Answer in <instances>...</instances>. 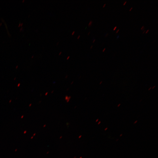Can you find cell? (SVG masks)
<instances>
[{
	"mask_svg": "<svg viewBox=\"0 0 158 158\" xmlns=\"http://www.w3.org/2000/svg\"><path fill=\"white\" fill-rule=\"evenodd\" d=\"M102 83V81H101V82L99 83V84H100Z\"/></svg>",
	"mask_w": 158,
	"mask_h": 158,
	"instance_id": "29",
	"label": "cell"
},
{
	"mask_svg": "<svg viewBox=\"0 0 158 158\" xmlns=\"http://www.w3.org/2000/svg\"><path fill=\"white\" fill-rule=\"evenodd\" d=\"M59 43V42H57V45H58V44Z\"/></svg>",
	"mask_w": 158,
	"mask_h": 158,
	"instance_id": "27",
	"label": "cell"
},
{
	"mask_svg": "<svg viewBox=\"0 0 158 158\" xmlns=\"http://www.w3.org/2000/svg\"><path fill=\"white\" fill-rule=\"evenodd\" d=\"M106 5V4H104V5H103V7H104Z\"/></svg>",
	"mask_w": 158,
	"mask_h": 158,
	"instance_id": "17",
	"label": "cell"
},
{
	"mask_svg": "<svg viewBox=\"0 0 158 158\" xmlns=\"http://www.w3.org/2000/svg\"><path fill=\"white\" fill-rule=\"evenodd\" d=\"M80 37V35H79L78 36V37H77V39H78Z\"/></svg>",
	"mask_w": 158,
	"mask_h": 158,
	"instance_id": "12",
	"label": "cell"
},
{
	"mask_svg": "<svg viewBox=\"0 0 158 158\" xmlns=\"http://www.w3.org/2000/svg\"><path fill=\"white\" fill-rule=\"evenodd\" d=\"M71 98V96H69L68 97V99L66 100V102L68 103L69 102Z\"/></svg>",
	"mask_w": 158,
	"mask_h": 158,
	"instance_id": "1",
	"label": "cell"
},
{
	"mask_svg": "<svg viewBox=\"0 0 158 158\" xmlns=\"http://www.w3.org/2000/svg\"><path fill=\"white\" fill-rule=\"evenodd\" d=\"M100 123V122L98 123V124H99V123Z\"/></svg>",
	"mask_w": 158,
	"mask_h": 158,
	"instance_id": "34",
	"label": "cell"
},
{
	"mask_svg": "<svg viewBox=\"0 0 158 158\" xmlns=\"http://www.w3.org/2000/svg\"><path fill=\"white\" fill-rule=\"evenodd\" d=\"M119 29H118V30H117L116 31V33H117L119 30Z\"/></svg>",
	"mask_w": 158,
	"mask_h": 158,
	"instance_id": "16",
	"label": "cell"
},
{
	"mask_svg": "<svg viewBox=\"0 0 158 158\" xmlns=\"http://www.w3.org/2000/svg\"><path fill=\"white\" fill-rule=\"evenodd\" d=\"M48 93V92H46L45 94V95L46 96L47 95Z\"/></svg>",
	"mask_w": 158,
	"mask_h": 158,
	"instance_id": "9",
	"label": "cell"
},
{
	"mask_svg": "<svg viewBox=\"0 0 158 158\" xmlns=\"http://www.w3.org/2000/svg\"><path fill=\"white\" fill-rule=\"evenodd\" d=\"M73 83V81H72L71 83V85H72Z\"/></svg>",
	"mask_w": 158,
	"mask_h": 158,
	"instance_id": "24",
	"label": "cell"
},
{
	"mask_svg": "<svg viewBox=\"0 0 158 158\" xmlns=\"http://www.w3.org/2000/svg\"><path fill=\"white\" fill-rule=\"evenodd\" d=\"M75 32V31H73L72 32V33L71 35H73L74 34Z\"/></svg>",
	"mask_w": 158,
	"mask_h": 158,
	"instance_id": "6",
	"label": "cell"
},
{
	"mask_svg": "<svg viewBox=\"0 0 158 158\" xmlns=\"http://www.w3.org/2000/svg\"><path fill=\"white\" fill-rule=\"evenodd\" d=\"M70 56H68L67 57V59H66L67 60L69 58H70Z\"/></svg>",
	"mask_w": 158,
	"mask_h": 158,
	"instance_id": "8",
	"label": "cell"
},
{
	"mask_svg": "<svg viewBox=\"0 0 158 158\" xmlns=\"http://www.w3.org/2000/svg\"><path fill=\"white\" fill-rule=\"evenodd\" d=\"M109 35V34H108V33H107V34H106L105 35V37L107 36V35Z\"/></svg>",
	"mask_w": 158,
	"mask_h": 158,
	"instance_id": "18",
	"label": "cell"
},
{
	"mask_svg": "<svg viewBox=\"0 0 158 158\" xmlns=\"http://www.w3.org/2000/svg\"><path fill=\"white\" fill-rule=\"evenodd\" d=\"M68 88H67V89L66 90L67 91L68 90Z\"/></svg>",
	"mask_w": 158,
	"mask_h": 158,
	"instance_id": "32",
	"label": "cell"
},
{
	"mask_svg": "<svg viewBox=\"0 0 158 158\" xmlns=\"http://www.w3.org/2000/svg\"><path fill=\"white\" fill-rule=\"evenodd\" d=\"M119 37V35H118L117 37V38H118Z\"/></svg>",
	"mask_w": 158,
	"mask_h": 158,
	"instance_id": "25",
	"label": "cell"
},
{
	"mask_svg": "<svg viewBox=\"0 0 158 158\" xmlns=\"http://www.w3.org/2000/svg\"><path fill=\"white\" fill-rule=\"evenodd\" d=\"M145 29V27L144 26H142L141 28V29L143 30Z\"/></svg>",
	"mask_w": 158,
	"mask_h": 158,
	"instance_id": "4",
	"label": "cell"
},
{
	"mask_svg": "<svg viewBox=\"0 0 158 158\" xmlns=\"http://www.w3.org/2000/svg\"><path fill=\"white\" fill-rule=\"evenodd\" d=\"M54 92V90L52 91L51 92V93L52 94Z\"/></svg>",
	"mask_w": 158,
	"mask_h": 158,
	"instance_id": "21",
	"label": "cell"
},
{
	"mask_svg": "<svg viewBox=\"0 0 158 158\" xmlns=\"http://www.w3.org/2000/svg\"><path fill=\"white\" fill-rule=\"evenodd\" d=\"M92 20L90 21L88 24V26H90L92 25Z\"/></svg>",
	"mask_w": 158,
	"mask_h": 158,
	"instance_id": "2",
	"label": "cell"
},
{
	"mask_svg": "<svg viewBox=\"0 0 158 158\" xmlns=\"http://www.w3.org/2000/svg\"><path fill=\"white\" fill-rule=\"evenodd\" d=\"M61 53H62V52L61 51H60L59 54V55H60L61 54Z\"/></svg>",
	"mask_w": 158,
	"mask_h": 158,
	"instance_id": "14",
	"label": "cell"
},
{
	"mask_svg": "<svg viewBox=\"0 0 158 158\" xmlns=\"http://www.w3.org/2000/svg\"><path fill=\"white\" fill-rule=\"evenodd\" d=\"M137 121H135V122L134 123H136V122H137Z\"/></svg>",
	"mask_w": 158,
	"mask_h": 158,
	"instance_id": "35",
	"label": "cell"
},
{
	"mask_svg": "<svg viewBox=\"0 0 158 158\" xmlns=\"http://www.w3.org/2000/svg\"><path fill=\"white\" fill-rule=\"evenodd\" d=\"M92 47H93V45H91V46L90 47V48L92 49Z\"/></svg>",
	"mask_w": 158,
	"mask_h": 158,
	"instance_id": "20",
	"label": "cell"
},
{
	"mask_svg": "<svg viewBox=\"0 0 158 158\" xmlns=\"http://www.w3.org/2000/svg\"><path fill=\"white\" fill-rule=\"evenodd\" d=\"M107 128H106V129L105 130H106V129H107Z\"/></svg>",
	"mask_w": 158,
	"mask_h": 158,
	"instance_id": "36",
	"label": "cell"
},
{
	"mask_svg": "<svg viewBox=\"0 0 158 158\" xmlns=\"http://www.w3.org/2000/svg\"><path fill=\"white\" fill-rule=\"evenodd\" d=\"M68 77V75H66V76L65 77V78H67Z\"/></svg>",
	"mask_w": 158,
	"mask_h": 158,
	"instance_id": "13",
	"label": "cell"
},
{
	"mask_svg": "<svg viewBox=\"0 0 158 158\" xmlns=\"http://www.w3.org/2000/svg\"><path fill=\"white\" fill-rule=\"evenodd\" d=\"M155 87V86H154L152 88L153 89L154 87Z\"/></svg>",
	"mask_w": 158,
	"mask_h": 158,
	"instance_id": "31",
	"label": "cell"
},
{
	"mask_svg": "<svg viewBox=\"0 0 158 158\" xmlns=\"http://www.w3.org/2000/svg\"><path fill=\"white\" fill-rule=\"evenodd\" d=\"M126 2H127V1H125L124 2V3H123V5H125L126 4Z\"/></svg>",
	"mask_w": 158,
	"mask_h": 158,
	"instance_id": "5",
	"label": "cell"
},
{
	"mask_svg": "<svg viewBox=\"0 0 158 158\" xmlns=\"http://www.w3.org/2000/svg\"><path fill=\"white\" fill-rule=\"evenodd\" d=\"M105 49H106V48H104L103 49V50H102V51H103V52L105 50Z\"/></svg>",
	"mask_w": 158,
	"mask_h": 158,
	"instance_id": "10",
	"label": "cell"
},
{
	"mask_svg": "<svg viewBox=\"0 0 158 158\" xmlns=\"http://www.w3.org/2000/svg\"><path fill=\"white\" fill-rule=\"evenodd\" d=\"M117 28V26H115L114 28H113V30H115L116 28Z\"/></svg>",
	"mask_w": 158,
	"mask_h": 158,
	"instance_id": "7",
	"label": "cell"
},
{
	"mask_svg": "<svg viewBox=\"0 0 158 158\" xmlns=\"http://www.w3.org/2000/svg\"><path fill=\"white\" fill-rule=\"evenodd\" d=\"M98 120V119H97V120L96 121V122H97V121Z\"/></svg>",
	"mask_w": 158,
	"mask_h": 158,
	"instance_id": "33",
	"label": "cell"
},
{
	"mask_svg": "<svg viewBox=\"0 0 158 158\" xmlns=\"http://www.w3.org/2000/svg\"><path fill=\"white\" fill-rule=\"evenodd\" d=\"M76 107H77V106H75V107H74V109H75L76 108Z\"/></svg>",
	"mask_w": 158,
	"mask_h": 158,
	"instance_id": "26",
	"label": "cell"
},
{
	"mask_svg": "<svg viewBox=\"0 0 158 158\" xmlns=\"http://www.w3.org/2000/svg\"><path fill=\"white\" fill-rule=\"evenodd\" d=\"M95 39H94V40H93V43L94 42H95Z\"/></svg>",
	"mask_w": 158,
	"mask_h": 158,
	"instance_id": "23",
	"label": "cell"
},
{
	"mask_svg": "<svg viewBox=\"0 0 158 158\" xmlns=\"http://www.w3.org/2000/svg\"><path fill=\"white\" fill-rule=\"evenodd\" d=\"M151 88V87H150V88H149V89H148V90H150V89Z\"/></svg>",
	"mask_w": 158,
	"mask_h": 158,
	"instance_id": "30",
	"label": "cell"
},
{
	"mask_svg": "<svg viewBox=\"0 0 158 158\" xmlns=\"http://www.w3.org/2000/svg\"><path fill=\"white\" fill-rule=\"evenodd\" d=\"M120 105H121V104H120L118 105V107H119Z\"/></svg>",
	"mask_w": 158,
	"mask_h": 158,
	"instance_id": "28",
	"label": "cell"
},
{
	"mask_svg": "<svg viewBox=\"0 0 158 158\" xmlns=\"http://www.w3.org/2000/svg\"><path fill=\"white\" fill-rule=\"evenodd\" d=\"M90 32H89L87 33V35H89L90 34Z\"/></svg>",
	"mask_w": 158,
	"mask_h": 158,
	"instance_id": "22",
	"label": "cell"
},
{
	"mask_svg": "<svg viewBox=\"0 0 158 158\" xmlns=\"http://www.w3.org/2000/svg\"><path fill=\"white\" fill-rule=\"evenodd\" d=\"M145 30H144L143 31V32L142 33V34L144 33L145 32Z\"/></svg>",
	"mask_w": 158,
	"mask_h": 158,
	"instance_id": "19",
	"label": "cell"
},
{
	"mask_svg": "<svg viewBox=\"0 0 158 158\" xmlns=\"http://www.w3.org/2000/svg\"><path fill=\"white\" fill-rule=\"evenodd\" d=\"M133 8V7H131L130 8V9H129V11H130Z\"/></svg>",
	"mask_w": 158,
	"mask_h": 158,
	"instance_id": "15",
	"label": "cell"
},
{
	"mask_svg": "<svg viewBox=\"0 0 158 158\" xmlns=\"http://www.w3.org/2000/svg\"><path fill=\"white\" fill-rule=\"evenodd\" d=\"M149 31V29H148L146 31V33H147Z\"/></svg>",
	"mask_w": 158,
	"mask_h": 158,
	"instance_id": "11",
	"label": "cell"
},
{
	"mask_svg": "<svg viewBox=\"0 0 158 158\" xmlns=\"http://www.w3.org/2000/svg\"><path fill=\"white\" fill-rule=\"evenodd\" d=\"M68 96L67 95H66L65 96V99L66 101L68 99Z\"/></svg>",
	"mask_w": 158,
	"mask_h": 158,
	"instance_id": "3",
	"label": "cell"
}]
</instances>
